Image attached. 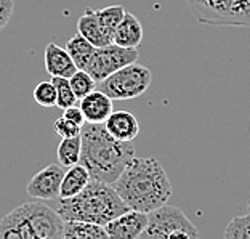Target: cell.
<instances>
[{"label":"cell","mask_w":250,"mask_h":239,"mask_svg":"<svg viewBox=\"0 0 250 239\" xmlns=\"http://www.w3.org/2000/svg\"><path fill=\"white\" fill-rule=\"evenodd\" d=\"M128 209L149 214L167 204L173 188L156 157H133L112 183Z\"/></svg>","instance_id":"cell-1"},{"label":"cell","mask_w":250,"mask_h":239,"mask_svg":"<svg viewBox=\"0 0 250 239\" xmlns=\"http://www.w3.org/2000/svg\"><path fill=\"white\" fill-rule=\"evenodd\" d=\"M81 164L93 180L112 185L125 166L135 157L132 141H121L106 130L104 124L87 122L81 132Z\"/></svg>","instance_id":"cell-2"},{"label":"cell","mask_w":250,"mask_h":239,"mask_svg":"<svg viewBox=\"0 0 250 239\" xmlns=\"http://www.w3.org/2000/svg\"><path fill=\"white\" fill-rule=\"evenodd\" d=\"M56 210L64 221L81 220L104 226L128 210V207L117 195L114 186L92 178L79 195L60 199Z\"/></svg>","instance_id":"cell-3"},{"label":"cell","mask_w":250,"mask_h":239,"mask_svg":"<svg viewBox=\"0 0 250 239\" xmlns=\"http://www.w3.org/2000/svg\"><path fill=\"white\" fill-rule=\"evenodd\" d=\"M64 220L42 202H27L0 220V239H61Z\"/></svg>","instance_id":"cell-4"},{"label":"cell","mask_w":250,"mask_h":239,"mask_svg":"<svg viewBox=\"0 0 250 239\" xmlns=\"http://www.w3.org/2000/svg\"><path fill=\"white\" fill-rule=\"evenodd\" d=\"M201 24L250 27V0H185Z\"/></svg>","instance_id":"cell-5"},{"label":"cell","mask_w":250,"mask_h":239,"mask_svg":"<svg viewBox=\"0 0 250 239\" xmlns=\"http://www.w3.org/2000/svg\"><path fill=\"white\" fill-rule=\"evenodd\" d=\"M196 225L175 206H164L147 214V225L141 238L146 239H170V238H197Z\"/></svg>","instance_id":"cell-6"},{"label":"cell","mask_w":250,"mask_h":239,"mask_svg":"<svg viewBox=\"0 0 250 239\" xmlns=\"http://www.w3.org/2000/svg\"><path fill=\"white\" fill-rule=\"evenodd\" d=\"M151 82L152 72L146 66H141L135 61L100 82V90H103L112 100H133L143 95L149 88Z\"/></svg>","instance_id":"cell-7"},{"label":"cell","mask_w":250,"mask_h":239,"mask_svg":"<svg viewBox=\"0 0 250 239\" xmlns=\"http://www.w3.org/2000/svg\"><path fill=\"white\" fill-rule=\"evenodd\" d=\"M138 56L140 55L136 48H125L112 42L109 45H104V47L95 48V53L92 60L88 61L85 71L100 84L117 69L130 65V63H135Z\"/></svg>","instance_id":"cell-8"},{"label":"cell","mask_w":250,"mask_h":239,"mask_svg":"<svg viewBox=\"0 0 250 239\" xmlns=\"http://www.w3.org/2000/svg\"><path fill=\"white\" fill-rule=\"evenodd\" d=\"M64 172L66 170L61 164H50L29 180L26 193L32 199H41V201H52L60 197V186Z\"/></svg>","instance_id":"cell-9"},{"label":"cell","mask_w":250,"mask_h":239,"mask_svg":"<svg viewBox=\"0 0 250 239\" xmlns=\"http://www.w3.org/2000/svg\"><path fill=\"white\" fill-rule=\"evenodd\" d=\"M147 225V214L128 209L119 217L104 225L107 238L112 239H138Z\"/></svg>","instance_id":"cell-10"},{"label":"cell","mask_w":250,"mask_h":239,"mask_svg":"<svg viewBox=\"0 0 250 239\" xmlns=\"http://www.w3.org/2000/svg\"><path fill=\"white\" fill-rule=\"evenodd\" d=\"M81 109L85 116V121L92 124H104V121L112 111V98L103 90H93L92 93L81 98Z\"/></svg>","instance_id":"cell-11"},{"label":"cell","mask_w":250,"mask_h":239,"mask_svg":"<svg viewBox=\"0 0 250 239\" xmlns=\"http://www.w3.org/2000/svg\"><path fill=\"white\" fill-rule=\"evenodd\" d=\"M104 127L114 138L121 141H133L140 133L138 119L130 111H112L104 121Z\"/></svg>","instance_id":"cell-12"},{"label":"cell","mask_w":250,"mask_h":239,"mask_svg":"<svg viewBox=\"0 0 250 239\" xmlns=\"http://www.w3.org/2000/svg\"><path fill=\"white\" fill-rule=\"evenodd\" d=\"M45 69L52 77H67L69 79L77 71L71 55L66 48L60 47L53 42L45 47Z\"/></svg>","instance_id":"cell-13"},{"label":"cell","mask_w":250,"mask_h":239,"mask_svg":"<svg viewBox=\"0 0 250 239\" xmlns=\"http://www.w3.org/2000/svg\"><path fill=\"white\" fill-rule=\"evenodd\" d=\"M77 32L95 47H104V45L112 43V37L104 31L98 15H96V10L93 8H87L85 13L79 18Z\"/></svg>","instance_id":"cell-14"},{"label":"cell","mask_w":250,"mask_h":239,"mask_svg":"<svg viewBox=\"0 0 250 239\" xmlns=\"http://www.w3.org/2000/svg\"><path fill=\"white\" fill-rule=\"evenodd\" d=\"M141 41H143V26L135 15L125 11L124 20L114 32L112 42L125 48H138Z\"/></svg>","instance_id":"cell-15"},{"label":"cell","mask_w":250,"mask_h":239,"mask_svg":"<svg viewBox=\"0 0 250 239\" xmlns=\"http://www.w3.org/2000/svg\"><path fill=\"white\" fill-rule=\"evenodd\" d=\"M90 172L83 164L77 162L74 166L67 167V170L62 175L61 186H60V199H67L79 195L85 186L90 183Z\"/></svg>","instance_id":"cell-16"},{"label":"cell","mask_w":250,"mask_h":239,"mask_svg":"<svg viewBox=\"0 0 250 239\" xmlns=\"http://www.w3.org/2000/svg\"><path fill=\"white\" fill-rule=\"evenodd\" d=\"M104 226L90 223V221L69 220L64 221L62 230V239H106Z\"/></svg>","instance_id":"cell-17"},{"label":"cell","mask_w":250,"mask_h":239,"mask_svg":"<svg viewBox=\"0 0 250 239\" xmlns=\"http://www.w3.org/2000/svg\"><path fill=\"white\" fill-rule=\"evenodd\" d=\"M64 48L67 50V53L71 55L74 65L77 66V69H85L88 61L92 60L96 47L90 43L85 37H82L81 34H77V36H74L72 39L67 41Z\"/></svg>","instance_id":"cell-18"},{"label":"cell","mask_w":250,"mask_h":239,"mask_svg":"<svg viewBox=\"0 0 250 239\" xmlns=\"http://www.w3.org/2000/svg\"><path fill=\"white\" fill-rule=\"evenodd\" d=\"M81 150L82 141L81 135L72 136V138H61L58 150H56V156H58V164L62 167H71L74 164L81 162Z\"/></svg>","instance_id":"cell-19"},{"label":"cell","mask_w":250,"mask_h":239,"mask_svg":"<svg viewBox=\"0 0 250 239\" xmlns=\"http://www.w3.org/2000/svg\"><path fill=\"white\" fill-rule=\"evenodd\" d=\"M96 15L103 24L104 31L109 34L111 37H114V32L117 29V26L121 24V21L125 16V8L122 5H109V7H104L101 10H96Z\"/></svg>","instance_id":"cell-20"},{"label":"cell","mask_w":250,"mask_h":239,"mask_svg":"<svg viewBox=\"0 0 250 239\" xmlns=\"http://www.w3.org/2000/svg\"><path fill=\"white\" fill-rule=\"evenodd\" d=\"M52 82L55 84L56 88V106L61 109L77 105V96L74 93V90L69 84L67 77H52Z\"/></svg>","instance_id":"cell-21"},{"label":"cell","mask_w":250,"mask_h":239,"mask_svg":"<svg viewBox=\"0 0 250 239\" xmlns=\"http://www.w3.org/2000/svg\"><path fill=\"white\" fill-rule=\"evenodd\" d=\"M69 84L79 100L87 96L88 93H92L93 90H96V85H98V82H96L85 69H77L69 77Z\"/></svg>","instance_id":"cell-22"},{"label":"cell","mask_w":250,"mask_h":239,"mask_svg":"<svg viewBox=\"0 0 250 239\" xmlns=\"http://www.w3.org/2000/svg\"><path fill=\"white\" fill-rule=\"evenodd\" d=\"M226 239H250V214L234 217L225 230Z\"/></svg>","instance_id":"cell-23"},{"label":"cell","mask_w":250,"mask_h":239,"mask_svg":"<svg viewBox=\"0 0 250 239\" xmlns=\"http://www.w3.org/2000/svg\"><path fill=\"white\" fill-rule=\"evenodd\" d=\"M34 101L43 108H53L56 106V88L52 81H43L36 85L34 88Z\"/></svg>","instance_id":"cell-24"},{"label":"cell","mask_w":250,"mask_h":239,"mask_svg":"<svg viewBox=\"0 0 250 239\" xmlns=\"http://www.w3.org/2000/svg\"><path fill=\"white\" fill-rule=\"evenodd\" d=\"M53 129L56 135L60 136V138H72V136H79L82 132V127L77 124H74L69 119H66L64 116L58 117L53 124Z\"/></svg>","instance_id":"cell-25"},{"label":"cell","mask_w":250,"mask_h":239,"mask_svg":"<svg viewBox=\"0 0 250 239\" xmlns=\"http://www.w3.org/2000/svg\"><path fill=\"white\" fill-rule=\"evenodd\" d=\"M13 0H0V31L10 22L11 15H13Z\"/></svg>","instance_id":"cell-26"},{"label":"cell","mask_w":250,"mask_h":239,"mask_svg":"<svg viewBox=\"0 0 250 239\" xmlns=\"http://www.w3.org/2000/svg\"><path fill=\"white\" fill-rule=\"evenodd\" d=\"M64 112H62V116H64L66 119H69V121H72L74 124H77V125H81V127H83L85 124H87V121H85V116H83V112L81 109V106H69V108H66V109H62Z\"/></svg>","instance_id":"cell-27"}]
</instances>
